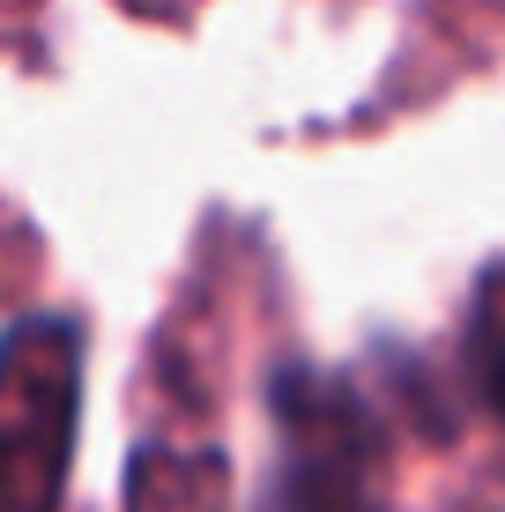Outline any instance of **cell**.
Returning <instances> with one entry per match:
<instances>
[{
	"mask_svg": "<svg viewBox=\"0 0 505 512\" xmlns=\"http://www.w3.org/2000/svg\"><path fill=\"white\" fill-rule=\"evenodd\" d=\"M82 423V334L15 320L0 334V512H52Z\"/></svg>",
	"mask_w": 505,
	"mask_h": 512,
	"instance_id": "6da1fadb",
	"label": "cell"
},
{
	"mask_svg": "<svg viewBox=\"0 0 505 512\" xmlns=\"http://www.w3.org/2000/svg\"><path fill=\"white\" fill-rule=\"evenodd\" d=\"M275 409H283V438L298 461V490L312 512H372L379 505V431L320 372H283L275 379Z\"/></svg>",
	"mask_w": 505,
	"mask_h": 512,
	"instance_id": "7a4b0ae2",
	"label": "cell"
},
{
	"mask_svg": "<svg viewBox=\"0 0 505 512\" xmlns=\"http://www.w3.org/2000/svg\"><path fill=\"white\" fill-rule=\"evenodd\" d=\"M127 512H231V468L216 453L149 446L127 475Z\"/></svg>",
	"mask_w": 505,
	"mask_h": 512,
	"instance_id": "3957f363",
	"label": "cell"
},
{
	"mask_svg": "<svg viewBox=\"0 0 505 512\" xmlns=\"http://www.w3.org/2000/svg\"><path fill=\"white\" fill-rule=\"evenodd\" d=\"M476 372H483L491 409L505 416V320H483V334H476Z\"/></svg>",
	"mask_w": 505,
	"mask_h": 512,
	"instance_id": "277c9868",
	"label": "cell"
}]
</instances>
